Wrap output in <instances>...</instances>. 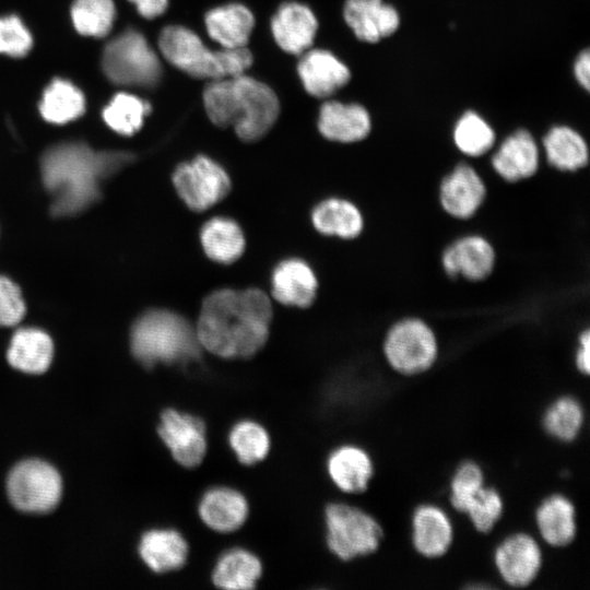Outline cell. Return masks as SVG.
<instances>
[{
	"label": "cell",
	"mask_w": 590,
	"mask_h": 590,
	"mask_svg": "<svg viewBox=\"0 0 590 590\" xmlns=\"http://www.w3.org/2000/svg\"><path fill=\"white\" fill-rule=\"evenodd\" d=\"M271 318V302L261 290L222 288L203 300L196 333L216 356L248 358L266 344Z\"/></svg>",
	"instance_id": "1"
},
{
	"label": "cell",
	"mask_w": 590,
	"mask_h": 590,
	"mask_svg": "<svg viewBox=\"0 0 590 590\" xmlns=\"http://www.w3.org/2000/svg\"><path fill=\"white\" fill-rule=\"evenodd\" d=\"M134 160L129 152H96L83 142L49 148L42 157L43 181L55 216L75 215L101 198L103 181Z\"/></svg>",
	"instance_id": "2"
},
{
	"label": "cell",
	"mask_w": 590,
	"mask_h": 590,
	"mask_svg": "<svg viewBox=\"0 0 590 590\" xmlns=\"http://www.w3.org/2000/svg\"><path fill=\"white\" fill-rule=\"evenodd\" d=\"M203 104L214 125L233 127L248 142L262 138L280 111L273 90L245 74L210 81L203 91Z\"/></svg>",
	"instance_id": "3"
},
{
	"label": "cell",
	"mask_w": 590,
	"mask_h": 590,
	"mask_svg": "<svg viewBox=\"0 0 590 590\" xmlns=\"http://www.w3.org/2000/svg\"><path fill=\"white\" fill-rule=\"evenodd\" d=\"M133 356L144 366L185 364L200 357L196 329L180 315L162 309L143 314L130 338Z\"/></svg>",
	"instance_id": "4"
},
{
	"label": "cell",
	"mask_w": 590,
	"mask_h": 590,
	"mask_svg": "<svg viewBox=\"0 0 590 590\" xmlns=\"http://www.w3.org/2000/svg\"><path fill=\"white\" fill-rule=\"evenodd\" d=\"M158 48L164 58L182 72L197 78L217 80L244 74L252 63L247 47L210 50L191 30L169 25L162 30Z\"/></svg>",
	"instance_id": "5"
},
{
	"label": "cell",
	"mask_w": 590,
	"mask_h": 590,
	"mask_svg": "<svg viewBox=\"0 0 590 590\" xmlns=\"http://www.w3.org/2000/svg\"><path fill=\"white\" fill-rule=\"evenodd\" d=\"M327 544L333 555L350 562L377 553L386 531L374 515L345 503H333L324 511Z\"/></svg>",
	"instance_id": "6"
},
{
	"label": "cell",
	"mask_w": 590,
	"mask_h": 590,
	"mask_svg": "<svg viewBox=\"0 0 590 590\" xmlns=\"http://www.w3.org/2000/svg\"><path fill=\"white\" fill-rule=\"evenodd\" d=\"M382 353L392 371L412 378L433 368L439 345L434 330L424 320L404 318L389 328L382 342Z\"/></svg>",
	"instance_id": "7"
},
{
	"label": "cell",
	"mask_w": 590,
	"mask_h": 590,
	"mask_svg": "<svg viewBox=\"0 0 590 590\" xmlns=\"http://www.w3.org/2000/svg\"><path fill=\"white\" fill-rule=\"evenodd\" d=\"M102 67L115 84L153 87L162 75L155 51L139 32L128 30L111 39L103 51Z\"/></svg>",
	"instance_id": "8"
},
{
	"label": "cell",
	"mask_w": 590,
	"mask_h": 590,
	"mask_svg": "<svg viewBox=\"0 0 590 590\" xmlns=\"http://www.w3.org/2000/svg\"><path fill=\"white\" fill-rule=\"evenodd\" d=\"M545 550L536 535L524 529L511 530L496 541L492 564L498 581L514 589L538 582L544 567Z\"/></svg>",
	"instance_id": "9"
},
{
	"label": "cell",
	"mask_w": 590,
	"mask_h": 590,
	"mask_svg": "<svg viewBox=\"0 0 590 590\" xmlns=\"http://www.w3.org/2000/svg\"><path fill=\"white\" fill-rule=\"evenodd\" d=\"M11 504L27 514H47L61 498L62 482L58 471L40 460H25L16 464L7 480Z\"/></svg>",
	"instance_id": "10"
},
{
	"label": "cell",
	"mask_w": 590,
	"mask_h": 590,
	"mask_svg": "<svg viewBox=\"0 0 590 590\" xmlns=\"http://www.w3.org/2000/svg\"><path fill=\"white\" fill-rule=\"evenodd\" d=\"M457 527L450 511L441 504L415 505L409 520V539L414 553L424 560L446 557L456 543Z\"/></svg>",
	"instance_id": "11"
},
{
	"label": "cell",
	"mask_w": 590,
	"mask_h": 590,
	"mask_svg": "<svg viewBox=\"0 0 590 590\" xmlns=\"http://www.w3.org/2000/svg\"><path fill=\"white\" fill-rule=\"evenodd\" d=\"M173 184L181 200L193 211L211 208L231 190V179L225 169L203 155L178 165L173 174Z\"/></svg>",
	"instance_id": "12"
},
{
	"label": "cell",
	"mask_w": 590,
	"mask_h": 590,
	"mask_svg": "<svg viewBox=\"0 0 590 590\" xmlns=\"http://www.w3.org/2000/svg\"><path fill=\"white\" fill-rule=\"evenodd\" d=\"M534 534L553 550L570 546L578 535V511L573 498L563 492L544 495L532 512Z\"/></svg>",
	"instance_id": "13"
},
{
	"label": "cell",
	"mask_w": 590,
	"mask_h": 590,
	"mask_svg": "<svg viewBox=\"0 0 590 590\" xmlns=\"http://www.w3.org/2000/svg\"><path fill=\"white\" fill-rule=\"evenodd\" d=\"M157 433L180 465L196 468L204 459L206 433L199 417L167 409L161 415Z\"/></svg>",
	"instance_id": "14"
},
{
	"label": "cell",
	"mask_w": 590,
	"mask_h": 590,
	"mask_svg": "<svg viewBox=\"0 0 590 590\" xmlns=\"http://www.w3.org/2000/svg\"><path fill=\"white\" fill-rule=\"evenodd\" d=\"M486 192L485 182L475 168L459 163L442 177L438 199L448 215L457 220H469L483 205Z\"/></svg>",
	"instance_id": "15"
},
{
	"label": "cell",
	"mask_w": 590,
	"mask_h": 590,
	"mask_svg": "<svg viewBox=\"0 0 590 590\" xmlns=\"http://www.w3.org/2000/svg\"><path fill=\"white\" fill-rule=\"evenodd\" d=\"M496 253L483 236L465 235L448 245L441 252V267L450 278L461 276L471 282L485 280L494 270Z\"/></svg>",
	"instance_id": "16"
},
{
	"label": "cell",
	"mask_w": 590,
	"mask_h": 590,
	"mask_svg": "<svg viewBox=\"0 0 590 590\" xmlns=\"http://www.w3.org/2000/svg\"><path fill=\"white\" fill-rule=\"evenodd\" d=\"M343 16L357 39L369 44L391 36L401 23L398 10L384 0H346Z\"/></svg>",
	"instance_id": "17"
},
{
	"label": "cell",
	"mask_w": 590,
	"mask_h": 590,
	"mask_svg": "<svg viewBox=\"0 0 590 590\" xmlns=\"http://www.w3.org/2000/svg\"><path fill=\"white\" fill-rule=\"evenodd\" d=\"M491 165L507 182L529 179L540 165V150L535 139L526 129L516 130L506 137L493 153Z\"/></svg>",
	"instance_id": "18"
},
{
	"label": "cell",
	"mask_w": 590,
	"mask_h": 590,
	"mask_svg": "<svg viewBox=\"0 0 590 590\" xmlns=\"http://www.w3.org/2000/svg\"><path fill=\"white\" fill-rule=\"evenodd\" d=\"M297 72L305 90L319 98L332 95L346 85L351 78L347 66L324 49L303 52Z\"/></svg>",
	"instance_id": "19"
},
{
	"label": "cell",
	"mask_w": 590,
	"mask_h": 590,
	"mask_svg": "<svg viewBox=\"0 0 590 590\" xmlns=\"http://www.w3.org/2000/svg\"><path fill=\"white\" fill-rule=\"evenodd\" d=\"M327 469L333 484L346 494L366 492L375 475L371 456L364 448L353 444L335 448L329 455Z\"/></svg>",
	"instance_id": "20"
},
{
	"label": "cell",
	"mask_w": 590,
	"mask_h": 590,
	"mask_svg": "<svg viewBox=\"0 0 590 590\" xmlns=\"http://www.w3.org/2000/svg\"><path fill=\"white\" fill-rule=\"evenodd\" d=\"M317 28L312 11L297 2L283 3L271 20V32L276 44L293 55H300L311 46Z\"/></svg>",
	"instance_id": "21"
},
{
	"label": "cell",
	"mask_w": 590,
	"mask_h": 590,
	"mask_svg": "<svg viewBox=\"0 0 590 590\" xmlns=\"http://www.w3.org/2000/svg\"><path fill=\"white\" fill-rule=\"evenodd\" d=\"M318 128L331 141L353 143L369 134L371 119L367 109L359 104L329 101L320 108Z\"/></svg>",
	"instance_id": "22"
},
{
	"label": "cell",
	"mask_w": 590,
	"mask_h": 590,
	"mask_svg": "<svg viewBox=\"0 0 590 590\" xmlns=\"http://www.w3.org/2000/svg\"><path fill=\"white\" fill-rule=\"evenodd\" d=\"M272 295L287 306L308 307L316 297L318 282L311 268L291 258L280 262L272 273Z\"/></svg>",
	"instance_id": "23"
},
{
	"label": "cell",
	"mask_w": 590,
	"mask_h": 590,
	"mask_svg": "<svg viewBox=\"0 0 590 590\" xmlns=\"http://www.w3.org/2000/svg\"><path fill=\"white\" fill-rule=\"evenodd\" d=\"M539 421L550 439L571 444L579 439L586 424L585 406L577 396L563 392L546 403Z\"/></svg>",
	"instance_id": "24"
},
{
	"label": "cell",
	"mask_w": 590,
	"mask_h": 590,
	"mask_svg": "<svg viewBox=\"0 0 590 590\" xmlns=\"http://www.w3.org/2000/svg\"><path fill=\"white\" fill-rule=\"evenodd\" d=\"M248 503L241 493L223 486L206 491L198 506L201 520L221 533L240 528L248 517Z\"/></svg>",
	"instance_id": "25"
},
{
	"label": "cell",
	"mask_w": 590,
	"mask_h": 590,
	"mask_svg": "<svg viewBox=\"0 0 590 590\" xmlns=\"http://www.w3.org/2000/svg\"><path fill=\"white\" fill-rule=\"evenodd\" d=\"M188 543L173 529H155L143 534L139 554L154 573H168L181 568L188 557Z\"/></svg>",
	"instance_id": "26"
},
{
	"label": "cell",
	"mask_w": 590,
	"mask_h": 590,
	"mask_svg": "<svg viewBox=\"0 0 590 590\" xmlns=\"http://www.w3.org/2000/svg\"><path fill=\"white\" fill-rule=\"evenodd\" d=\"M50 337L36 328H22L12 335L7 351L9 364L27 374L45 373L52 361Z\"/></svg>",
	"instance_id": "27"
},
{
	"label": "cell",
	"mask_w": 590,
	"mask_h": 590,
	"mask_svg": "<svg viewBox=\"0 0 590 590\" xmlns=\"http://www.w3.org/2000/svg\"><path fill=\"white\" fill-rule=\"evenodd\" d=\"M253 25L252 13L239 3L214 8L205 15L208 34L222 48L246 47Z\"/></svg>",
	"instance_id": "28"
},
{
	"label": "cell",
	"mask_w": 590,
	"mask_h": 590,
	"mask_svg": "<svg viewBox=\"0 0 590 590\" xmlns=\"http://www.w3.org/2000/svg\"><path fill=\"white\" fill-rule=\"evenodd\" d=\"M542 145L548 164L558 170L576 172L589 162L585 138L569 126L550 128L542 139Z\"/></svg>",
	"instance_id": "29"
},
{
	"label": "cell",
	"mask_w": 590,
	"mask_h": 590,
	"mask_svg": "<svg viewBox=\"0 0 590 590\" xmlns=\"http://www.w3.org/2000/svg\"><path fill=\"white\" fill-rule=\"evenodd\" d=\"M505 511L504 495L494 484L486 483L460 506L456 515L464 518L477 534L486 536L503 522Z\"/></svg>",
	"instance_id": "30"
},
{
	"label": "cell",
	"mask_w": 590,
	"mask_h": 590,
	"mask_svg": "<svg viewBox=\"0 0 590 590\" xmlns=\"http://www.w3.org/2000/svg\"><path fill=\"white\" fill-rule=\"evenodd\" d=\"M312 224L318 232L343 239L357 237L364 227V220L358 208L352 202L330 198L320 202L311 214Z\"/></svg>",
	"instance_id": "31"
},
{
	"label": "cell",
	"mask_w": 590,
	"mask_h": 590,
	"mask_svg": "<svg viewBox=\"0 0 590 590\" xmlns=\"http://www.w3.org/2000/svg\"><path fill=\"white\" fill-rule=\"evenodd\" d=\"M262 573L259 558L244 548H233L217 559L213 573V583L227 590H249L256 587Z\"/></svg>",
	"instance_id": "32"
},
{
	"label": "cell",
	"mask_w": 590,
	"mask_h": 590,
	"mask_svg": "<svg viewBox=\"0 0 590 590\" xmlns=\"http://www.w3.org/2000/svg\"><path fill=\"white\" fill-rule=\"evenodd\" d=\"M200 240L205 255L219 263H232L244 252L245 237L239 225L227 217H213L204 223Z\"/></svg>",
	"instance_id": "33"
},
{
	"label": "cell",
	"mask_w": 590,
	"mask_h": 590,
	"mask_svg": "<svg viewBox=\"0 0 590 590\" xmlns=\"http://www.w3.org/2000/svg\"><path fill=\"white\" fill-rule=\"evenodd\" d=\"M85 98L83 93L70 81L55 79L46 87L39 105L45 120L63 125L83 115Z\"/></svg>",
	"instance_id": "34"
},
{
	"label": "cell",
	"mask_w": 590,
	"mask_h": 590,
	"mask_svg": "<svg viewBox=\"0 0 590 590\" xmlns=\"http://www.w3.org/2000/svg\"><path fill=\"white\" fill-rule=\"evenodd\" d=\"M452 139L459 152L470 157H480L493 149L496 134L480 114L468 110L455 123Z\"/></svg>",
	"instance_id": "35"
},
{
	"label": "cell",
	"mask_w": 590,
	"mask_h": 590,
	"mask_svg": "<svg viewBox=\"0 0 590 590\" xmlns=\"http://www.w3.org/2000/svg\"><path fill=\"white\" fill-rule=\"evenodd\" d=\"M150 104L132 94L118 93L103 110V119L117 133L131 135L143 125Z\"/></svg>",
	"instance_id": "36"
},
{
	"label": "cell",
	"mask_w": 590,
	"mask_h": 590,
	"mask_svg": "<svg viewBox=\"0 0 590 590\" xmlns=\"http://www.w3.org/2000/svg\"><path fill=\"white\" fill-rule=\"evenodd\" d=\"M228 442L237 459L247 465L263 460L270 449L268 432L250 420L240 421L232 427Z\"/></svg>",
	"instance_id": "37"
},
{
	"label": "cell",
	"mask_w": 590,
	"mask_h": 590,
	"mask_svg": "<svg viewBox=\"0 0 590 590\" xmlns=\"http://www.w3.org/2000/svg\"><path fill=\"white\" fill-rule=\"evenodd\" d=\"M116 16L113 0H74L71 17L75 30L85 36L104 37Z\"/></svg>",
	"instance_id": "38"
},
{
	"label": "cell",
	"mask_w": 590,
	"mask_h": 590,
	"mask_svg": "<svg viewBox=\"0 0 590 590\" xmlns=\"http://www.w3.org/2000/svg\"><path fill=\"white\" fill-rule=\"evenodd\" d=\"M32 35L16 15L0 17V52L23 57L32 47Z\"/></svg>",
	"instance_id": "39"
},
{
	"label": "cell",
	"mask_w": 590,
	"mask_h": 590,
	"mask_svg": "<svg viewBox=\"0 0 590 590\" xmlns=\"http://www.w3.org/2000/svg\"><path fill=\"white\" fill-rule=\"evenodd\" d=\"M25 314V304L19 286L0 275V326L17 324Z\"/></svg>",
	"instance_id": "40"
},
{
	"label": "cell",
	"mask_w": 590,
	"mask_h": 590,
	"mask_svg": "<svg viewBox=\"0 0 590 590\" xmlns=\"http://www.w3.org/2000/svg\"><path fill=\"white\" fill-rule=\"evenodd\" d=\"M575 369L581 376H589L590 373V333L589 329L582 330L577 338V346L574 353Z\"/></svg>",
	"instance_id": "41"
},
{
	"label": "cell",
	"mask_w": 590,
	"mask_h": 590,
	"mask_svg": "<svg viewBox=\"0 0 590 590\" xmlns=\"http://www.w3.org/2000/svg\"><path fill=\"white\" fill-rule=\"evenodd\" d=\"M573 72L577 83L588 92L590 88V54L588 48L578 54L574 61Z\"/></svg>",
	"instance_id": "42"
},
{
	"label": "cell",
	"mask_w": 590,
	"mask_h": 590,
	"mask_svg": "<svg viewBox=\"0 0 590 590\" xmlns=\"http://www.w3.org/2000/svg\"><path fill=\"white\" fill-rule=\"evenodd\" d=\"M135 7L138 12L146 19H154L162 15L167 5L168 0H129Z\"/></svg>",
	"instance_id": "43"
}]
</instances>
